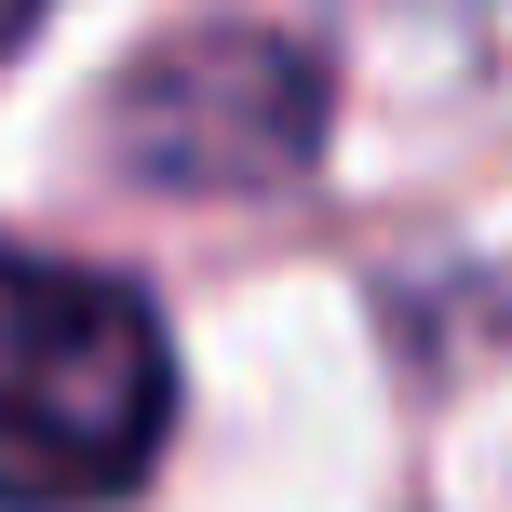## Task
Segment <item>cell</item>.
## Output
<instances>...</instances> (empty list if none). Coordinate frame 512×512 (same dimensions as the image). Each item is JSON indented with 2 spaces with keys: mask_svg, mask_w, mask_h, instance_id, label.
Wrapping results in <instances>:
<instances>
[{
  "mask_svg": "<svg viewBox=\"0 0 512 512\" xmlns=\"http://www.w3.org/2000/svg\"><path fill=\"white\" fill-rule=\"evenodd\" d=\"M176 432V351L149 297L81 256L0 243V512H95Z\"/></svg>",
  "mask_w": 512,
  "mask_h": 512,
  "instance_id": "cell-1",
  "label": "cell"
},
{
  "mask_svg": "<svg viewBox=\"0 0 512 512\" xmlns=\"http://www.w3.org/2000/svg\"><path fill=\"white\" fill-rule=\"evenodd\" d=\"M324 135V81L297 68L283 41H176L122 81V149L176 189H256Z\"/></svg>",
  "mask_w": 512,
  "mask_h": 512,
  "instance_id": "cell-2",
  "label": "cell"
},
{
  "mask_svg": "<svg viewBox=\"0 0 512 512\" xmlns=\"http://www.w3.org/2000/svg\"><path fill=\"white\" fill-rule=\"evenodd\" d=\"M41 14H54V0H0V54H14V41H27Z\"/></svg>",
  "mask_w": 512,
  "mask_h": 512,
  "instance_id": "cell-3",
  "label": "cell"
}]
</instances>
